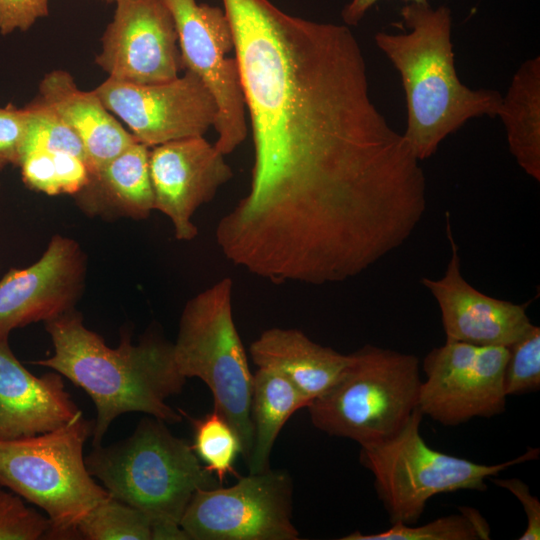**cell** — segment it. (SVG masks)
Returning <instances> with one entry per match:
<instances>
[{
  "mask_svg": "<svg viewBox=\"0 0 540 540\" xmlns=\"http://www.w3.org/2000/svg\"><path fill=\"white\" fill-rule=\"evenodd\" d=\"M309 401L281 374L258 368L253 374L250 417L253 429L251 453L246 462L249 473L270 469L273 445L285 423Z\"/></svg>",
  "mask_w": 540,
  "mask_h": 540,
  "instance_id": "22",
  "label": "cell"
},
{
  "mask_svg": "<svg viewBox=\"0 0 540 540\" xmlns=\"http://www.w3.org/2000/svg\"><path fill=\"white\" fill-rule=\"evenodd\" d=\"M504 370L507 396L538 391L540 388V328L533 325L519 340L508 347Z\"/></svg>",
  "mask_w": 540,
  "mask_h": 540,
  "instance_id": "28",
  "label": "cell"
},
{
  "mask_svg": "<svg viewBox=\"0 0 540 540\" xmlns=\"http://www.w3.org/2000/svg\"><path fill=\"white\" fill-rule=\"evenodd\" d=\"M149 151L154 210L166 215L177 240L198 235L195 212L233 177L225 155L203 136L166 142Z\"/></svg>",
  "mask_w": 540,
  "mask_h": 540,
  "instance_id": "15",
  "label": "cell"
},
{
  "mask_svg": "<svg viewBox=\"0 0 540 540\" xmlns=\"http://www.w3.org/2000/svg\"><path fill=\"white\" fill-rule=\"evenodd\" d=\"M379 0H351L345 5L341 12L344 23L348 26L357 25L365 16L367 11ZM406 3H428V0H404Z\"/></svg>",
  "mask_w": 540,
  "mask_h": 540,
  "instance_id": "33",
  "label": "cell"
},
{
  "mask_svg": "<svg viewBox=\"0 0 540 540\" xmlns=\"http://www.w3.org/2000/svg\"><path fill=\"white\" fill-rule=\"evenodd\" d=\"M28 107L30 119L22 154L34 149L66 152L83 159L89 166L81 140L55 110L39 99Z\"/></svg>",
  "mask_w": 540,
  "mask_h": 540,
  "instance_id": "27",
  "label": "cell"
},
{
  "mask_svg": "<svg viewBox=\"0 0 540 540\" xmlns=\"http://www.w3.org/2000/svg\"><path fill=\"white\" fill-rule=\"evenodd\" d=\"M165 424L152 416L142 418L124 440L93 446L85 465L111 496L151 520L153 540H189L180 522L192 496L220 483L193 446Z\"/></svg>",
  "mask_w": 540,
  "mask_h": 540,
  "instance_id": "4",
  "label": "cell"
},
{
  "mask_svg": "<svg viewBox=\"0 0 540 540\" xmlns=\"http://www.w3.org/2000/svg\"><path fill=\"white\" fill-rule=\"evenodd\" d=\"M193 449L206 469L220 484L227 475H236L234 464L242 453L239 437L232 426L215 410L200 419H192Z\"/></svg>",
  "mask_w": 540,
  "mask_h": 540,
  "instance_id": "26",
  "label": "cell"
},
{
  "mask_svg": "<svg viewBox=\"0 0 540 540\" xmlns=\"http://www.w3.org/2000/svg\"><path fill=\"white\" fill-rule=\"evenodd\" d=\"M306 407L314 427L360 447L394 437L418 408L420 363L413 354L366 344Z\"/></svg>",
  "mask_w": 540,
  "mask_h": 540,
  "instance_id": "5",
  "label": "cell"
},
{
  "mask_svg": "<svg viewBox=\"0 0 540 540\" xmlns=\"http://www.w3.org/2000/svg\"><path fill=\"white\" fill-rule=\"evenodd\" d=\"M96 63L108 78L133 84L173 80L183 69L173 17L163 0H115Z\"/></svg>",
  "mask_w": 540,
  "mask_h": 540,
  "instance_id": "13",
  "label": "cell"
},
{
  "mask_svg": "<svg viewBox=\"0 0 540 540\" xmlns=\"http://www.w3.org/2000/svg\"><path fill=\"white\" fill-rule=\"evenodd\" d=\"M423 415L417 408L391 439L360 447L359 459L374 477V487L390 522L415 525L427 502L441 493L487 490L486 480L539 455L529 448L499 464L476 463L431 448L420 433Z\"/></svg>",
  "mask_w": 540,
  "mask_h": 540,
  "instance_id": "8",
  "label": "cell"
},
{
  "mask_svg": "<svg viewBox=\"0 0 540 540\" xmlns=\"http://www.w3.org/2000/svg\"><path fill=\"white\" fill-rule=\"evenodd\" d=\"M105 107L148 147L203 136L217 118L209 89L194 73L157 84H133L107 78L94 90Z\"/></svg>",
  "mask_w": 540,
  "mask_h": 540,
  "instance_id": "12",
  "label": "cell"
},
{
  "mask_svg": "<svg viewBox=\"0 0 540 540\" xmlns=\"http://www.w3.org/2000/svg\"><path fill=\"white\" fill-rule=\"evenodd\" d=\"M445 231L451 247L445 273L440 279L424 277L421 283L438 304L446 341L509 347L533 326L526 312L529 303L493 298L469 284L461 273L449 212L445 213Z\"/></svg>",
  "mask_w": 540,
  "mask_h": 540,
  "instance_id": "16",
  "label": "cell"
},
{
  "mask_svg": "<svg viewBox=\"0 0 540 540\" xmlns=\"http://www.w3.org/2000/svg\"><path fill=\"white\" fill-rule=\"evenodd\" d=\"M232 296L233 281L225 277L192 297L183 308L173 354L183 377L208 386L214 410L235 430L247 462L253 441V374L234 322Z\"/></svg>",
  "mask_w": 540,
  "mask_h": 540,
  "instance_id": "7",
  "label": "cell"
},
{
  "mask_svg": "<svg viewBox=\"0 0 540 540\" xmlns=\"http://www.w3.org/2000/svg\"><path fill=\"white\" fill-rule=\"evenodd\" d=\"M493 484L506 489L522 503L526 515V529L519 537L520 540L540 539V502L537 497L531 494L528 485L517 478H495L489 479Z\"/></svg>",
  "mask_w": 540,
  "mask_h": 540,
  "instance_id": "32",
  "label": "cell"
},
{
  "mask_svg": "<svg viewBox=\"0 0 540 540\" xmlns=\"http://www.w3.org/2000/svg\"><path fill=\"white\" fill-rule=\"evenodd\" d=\"M47 516L27 506L23 498L0 487V540L49 539Z\"/></svg>",
  "mask_w": 540,
  "mask_h": 540,
  "instance_id": "29",
  "label": "cell"
},
{
  "mask_svg": "<svg viewBox=\"0 0 540 540\" xmlns=\"http://www.w3.org/2000/svg\"><path fill=\"white\" fill-rule=\"evenodd\" d=\"M54 347L48 358L33 361L48 367L82 388L92 399L97 417L93 446L114 419L127 412H142L168 424L182 420L167 399L182 392L186 378L177 369L173 344L154 335L133 344L123 334L117 348L89 330L75 309L45 322Z\"/></svg>",
  "mask_w": 540,
  "mask_h": 540,
  "instance_id": "2",
  "label": "cell"
},
{
  "mask_svg": "<svg viewBox=\"0 0 540 540\" xmlns=\"http://www.w3.org/2000/svg\"><path fill=\"white\" fill-rule=\"evenodd\" d=\"M149 151L150 147L135 141L91 174L88 184L77 193L81 207L92 215L147 218L154 210Z\"/></svg>",
  "mask_w": 540,
  "mask_h": 540,
  "instance_id": "20",
  "label": "cell"
},
{
  "mask_svg": "<svg viewBox=\"0 0 540 540\" xmlns=\"http://www.w3.org/2000/svg\"><path fill=\"white\" fill-rule=\"evenodd\" d=\"M76 538L153 540V526L143 512L109 494L80 520Z\"/></svg>",
  "mask_w": 540,
  "mask_h": 540,
  "instance_id": "25",
  "label": "cell"
},
{
  "mask_svg": "<svg viewBox=\"0 0 540 540\" xmlns=\"http://www.w3.org/2000/svg\"><path fill=\"white\" fill-rule=\"evenodd\" d=\"M258 368L273 370L287 378L309 401L324 393L350 360L330 347L312 341L295 328L264 330L249 346Z\"/></svg>",
  "mask_w": 540,
  "mask_h": 540,
  "instance_id": "19",
  "label": "cell"
},
{
  "mask_svg": "<svg viewBox=\"0 0 540 540\" xmlns=\"http://www.w3.org/2000/svg\"><path fill=\"white\" fill-rule=\"evenodd\" d=\"M508 347L447 342L424 358L418 408L444 426L491 418L506 408L504 370Z\"/></svg>",
  "mask_w": 540,
  "mask_h": 540,
  "instance_id": "11",
  "label": "cell"
},
{
  "mask_svg": "<svg viewBox=\"0 0 540 540\" xmlns=\"http://www.w3.org/2000/svg\"><path fill=\"white\" fill-rule=\"evenodd\" d=\"M289 474L268 469L229 487L197 490L180 522L193 540H297Z\"/></svg>",
  "mask_w": 540,
  "mask_h": 540,
  "instance_id": "9",
  "label": "cell"
},
{
  "mask_svg": "<svg viewBox=\"0 0 540 540\" xmlns=\"http://www.w3.org/2000/svg\"><path fill=\"white\" fill-rule=\"evenodd\" d=\"M460 514L437 518L420 526L393 523L382 532L350 533L342 540H478L489 539L490 528L480 512L460 507Z\"/></svg>",
  "mask_w": 540,
  "mask_h": 540,
  "instance_id": "24",
  "label": "cell"
},
{
  "mask_svg": "<svg viewBox=\"0 0 540 540\" xmlns=\"http://www.w3.org/2000/svg\"><path fill=\"white\" fill-rule=\"evenodd\" d=\"M38 99L55 110L79 137L91 174L137 141L95 92L78 88L67 71L46 74L39 85Z\"/></svg>",
  "mask_w": 540,
  "mask_h": 540,
  "instance_id": "18",
  "label": "cell"
},
{
  "mask_svg": "<svg viewBox=\"0 0 540 540\" xmlns=\"http://www.w3.org/2000/svg\"><path fill=\"white\" fill-rule=\"evenodd\" d=\"M86 255L78 242L55 235L39 260L10 269L0 280V341L31 323L49 321L75 309L83 294Z\"/></svg>",
  "mask_w": 540,
  "mask_h": 540,
  "instance_id": "14",
  "label": "cell"
},
{
  "mask_svg": "<svg viewBox=\"0 0 540 540\" xmlns=\"http://www.w3.org/2000/svg\"><path fill=\"white\" fill-rule=\"evenodd\" d=\"M81 414L61 374H32L16 358L8 341H0V440L50 432Z\"/></svg>",
  "mask_w": 540,
  "mask_h": 540,
  "instance_id": "17",
  "label": "cell"
},
{
  "mask_svg": "<svg viewBox=\"0 0 540 540\" xmlns=\"http://www.w3.org/2000/svg\"><path fill=\"white\" fill-rule=\"evenodd\" d=\"M400 15L408 32L380 31L374 40L400 74L407 108L403 137L421 161L469 119L498 116L502 95L491 89H470L458 78L447 6L408 2Z\"/></svg>",
  "mask_w": 540,
  "mask_h": 540,
  "instance_id": "3",
  "label": "cell"
},
{
  "mask_svg": "<svg viewBox=\"0 0 540 540\" xmlns=\"http://www.w3.org/2000/svg\"><path fill=\"white\" fill-rule=\"evenodd\" d=\"M498 117L518 165L540 181V57L525 60L514 74Z\"/></svg>",
  "mask_w": 540,
  "mask_h": 540,
  "instance_id": "21",
  "label": "cell"
},
{
  "mask_svg": "<svg viewBox=\"0 0 540 540\" xmlns=\"http://www.w3.org/2000/svg\"><path fill=\"white\" fill-rule=\"evenodd\" d=\"M30 119L28 106H0V169L18 166Z\"/></svg>",
  "mask_w": 540,
  "mask_h": 540,
  "instance_id": "30",
  "label": "cell"
},
{
  "mask_svg": "<svg viewBox=\"0 0 540 540\" xmlns=\"http://www.w3.org/2000/svg\"><path fill=\"white\" fill-rule=\"evenodd\" d=\"M104 1H107V2H114L115 0H104Z\"/></svg>",
  "mask_w": 540,
  "mask_h": 540,
  "instance_id": "34",
  "label": "cell"
},
{
  "mask_svg": "<svg viewBox=\"0 0 540 540\" xmlns=\"http://www.w3.org/2000/svg\"><path fill=\"white\" fill-rule=\"evenodd\" d=\"M177 31L183 69L197 75L217 105L214 144L227 155L246 138V107L234 50L233 32L224 11L196 0H163Z\"/></svg>",
  "mask_w": 540,
  "mask_h": 540,
  "instance_id": "10",
  "label": "cell"
},
{
  "mask_svg": "<svg viewBox=\"0 0 540 540\" xmlns=\"http://www.w3.org/2000/svg\"><path fill=\"white\" fill-rule=\"evenodd\" d=\"M254 148L249 190L218 222L234 266L274 284L360 275L404 244L427 208L426 177L373 103L347 25L270 0H222Z\"/></svg>",
  "mask_w": 540,
  "mask_h": 540,
  "instance_id": "1",
  "label": "cell"
},
{
  "mask_svg": "<svg viewBox=\"0 0 540 540\" xmlns=\"http://www.w3.org/2000/svg\"><path fill=\"white\" fill-rule=\"evenodd\" d=\"M18 166L27 187L48 195L77 194L91 177L88 164L66 152L29 150Z\"/></svg>",
  "mask_w": 540,
  "mask_h": 540,
  "instance_id": "23",
  "label": "cell"
},
{
  "mask_svg": "<svg viewBox=\"0 0 540 540\" xmlns=\"http://www.w3.org/2000/svg\"><path fill=\"white\" fill-rule=\"evenodd\" d=\"M92 430L81 414L50 432L0 440V486L46 513L49 539H75L80 520L109 496L85 465L83 448Z\"/></svg>",
  "mask_w": 540,
  "mask_h": 540,
  "instance_id": "6",
  "label": "cell"
},
{
  "mask_svg": "<svg viewBox=\"0 0 540 540\" xmlns=\"http://www.w3.org/2000/svg\"><path fill=\"white\" fill-rule=\"evenodd\" d=\"M48 14V0H0V33L28 30Z\"/></svg>",
  "mask_w": 540,
  "mask_h": 540,
  "instance_id": "31",
  "label": "cell"
}]
</instances>
